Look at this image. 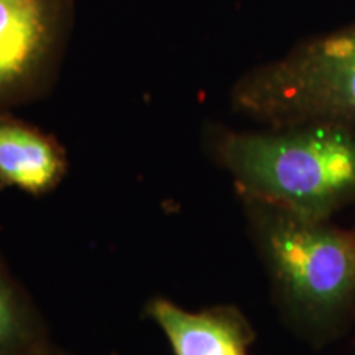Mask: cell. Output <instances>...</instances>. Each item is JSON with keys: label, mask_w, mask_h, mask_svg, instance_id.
<instances>
[{"label": "cell", "mask_w": 355, "mask_h": 355, "mask_svg": "<svg viewBox=\"0 0 355 355\" xmlns=\"http://www.w3.org/2000/svg\"><path fill=\"white\" fill-rule=\"evenodd\" d=\"M207 145L242 198L319 220L355 201V125L309 122L263 132L214 127Z\"/></svg>", "instance_id": "cell-1"}, {"label": "cell", "mask_w": 355, "mask_h": 355, "mask_svg": "<svg viewBox=\"0 0 355 355\" xmlns=\"http://www.w3.org/2000/svg\"><path fill=\"white\" fill-rule=\"evenodd\" d=\"M252 239L285 318L324 339L355 303V230L242 198Z\"/></svg>", "instance_id": "cell-2"}, {"label": "cell", "mask_w": 355, "mask_h": 355, "mask_svg": "<svg viewBox=\"0 0 355 355\" xmlns=\"http://www.w3.org/2000/svg\"><path fill=\"white\" fill-rule=\"evenodd\" d=\"M237 112L268 127L309 122L355 125V24L306 40L235 83Z\"/></svg>", "instance_id": "cell-3"}, {"label": "cell", "mask_w": 355, "mask_h": 355, "mask_svg": "<svg viewBox=\"0 0 355 355\" xmlns=\"http://www.w3.org/2000/svg\"><path fill=\"white\" fill-rule=\"evenodd\" d=\"M76 0H0V110L42 99L60 74Z\"/></svg>", "instance_id": "cell-4"}, {"label": "cell", "mask_w": 355, "mask_h": 355, "mask_svg": "<svg viewBox=\"0 0 355 355\" xmlns=\"http://www.w3.org/2000/svg\"><path fill=\"white\" fill-rule=\"evenodd\" d=\"M146 314L175 355H248L255 332L235 306L188 311L166 298L146 304Z\"/></svg>", "instance_id": "cell-5"}, {"label": "cell", "mask_w": 355, "mask_h": 355, "mask_svg": "<svg viewBox=\"0 0 355 355\" xmlns=\"http://www.w3.org/2000/svg\"><path fill=\"white\" fill-rule=\"evenodd\" d=\"M68 173L64 146L51 133L0 110V188L42 196Z\"/></svg>", "instance_id": "cell-6"}, {"label": "cell", "mask_w": 355, "mask_h": 355, "mask_svg": "<svg viewBox=\"0 0 355 355\" xmlns=\"http://www.w3.org/2000/svg\"><path fill=\"white\" fill-rule=\"evenodd\" d=\"M51 350L42 313L0 257V355H48Z\"/></svg>", "instance_id": "cell-7"}, {"label": "cell", "mask_w": 355, "mask_h": 355, "mask_svg": "<svg viewBox=\"0 0 355 355\" xmlns=\"http://www.w3.org/2000/svg\"><path fill=\"white\" fill-rule=\"evenodd\" d=\"M48 355H66V354H63V352H60V350H58V349H55V347H53V350H51V352H50V354H48Z\"/></svg>", "instance_id": "cell-8"}]
</instances>
